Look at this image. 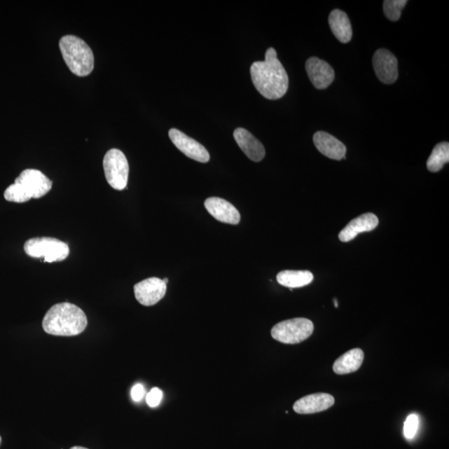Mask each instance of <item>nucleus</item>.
Returning a JSON list of instances; mask_svg holds the SVG:
<instances>
[{
	"instance_id": "f257e3e1",
	"label": "nucleus",
	"mask_w": 449,
	"mask_h": 449,
	"mask_svg": "<svg viewBox=\"0 0 449 449\" xmlns=\"http://www.w3.org/2000/svg\"><path fill=\"white\" fill-rule=\"evenodd\" d=\"M251 75L256 90L265 99L277 100L286 95L289 78L286 69L277 57L275 48L265 53L264 61H257L251 67Z\"/></svg>"
},
{
	"instance_id": "f03ea898",
	"label": "nucleus",
	"mask_w": 449,
	"mask_h": 449,
	"mask_svg": "<svg viewBox=\"0 0 449 449\" xmlns=\"http://www.w3.org/2000/svg\"><path fill=\"white\" fill-rule=\"evenodd\" d=\"M42 326L48 335L75 336L85 331L88 318L78 306L64 302L56 304L48 310Z\"/></svg>"
},
{
	"instance_id": "7ed1b4c3",
	"label": "nucleus",
	"mask_w": 449,
	"mask_h": 449,
	"mask_svg": "<svg viewBox=\"0 0 449 449\" xmlns=\"http://www.w3.org/2000/svg\"><path fill=\"white\" fill-rule=\"evenodd\" d=\"M60 48L71 72L79 77L90 75L95 69V55L83 39L74 35H66L60 39Z\"/></svg>"
},
{
	"instance_id": "20e7f679",
	"label": "nucleus",
	"mask_w": 449,
	"mask_h": 449,
	"mask_svg": "<svg viewBox=\"0 0 449 449\" xmlns=\"http://www.w3.org/2000/svg\"><path fill=\"white\" fill-rule=\"evenodd\" d=\"M313 332L312 322L306 318H295L275 324L270 334L281 343L296 345L308 340Z\"/></svg>"
},
{
	"instance_id": "39448f33",
	"label": "nucleus",
	"mask_w": 449,
	"mask_h": 449,
	"mask_svg": "<svg viewBox=\"0 0 449 449\" xmlns=\"http://www.w3.org/2000/svg\"><path fill=\"white\" fill-rule=\"evenodd\" d=\"M27 255L33 258H43L44 262L63 261L69 255L68 244L52 237H36L25 244Z\"/></svg>"
},
{
	"instance_id": "423d86ee",
	"label": "nucleus",
	"mask_w": 449,
	"mask_h": 449,
	"mask_svg": "<svg viewBox=\"0 0 449 449\" xmlns=\"http://www.w3.org/2000/svg\"><path fill=\"white\" fill-rule=\"evenodd\" d=\"M104 169L106 181L115 190L127 188L129 165L126 156L118 149L113 148L104 156Z\"/></svg>"
},
{
	"instance_id": "0eeeda50",
	"label": "nucleus",
	"mask_w": 449,
	"mask_h": 449,
	"mask_svg": "<svg viewBox=\"0 0 449 449\" xmlns=\"http://www.w3.org/2000/svg\"><path fill=\"white\" fill-rule=\"evenodd\" d=\"M15 184H20L25 192L32 199H39L50 192L53 182L36 169H26L22 172Z\"/></svg>"
},
{
	"instance_id": "6e6552de",
	"label": "nucleus",
	"mask_w": 449,
	"mask_h": 449,
	"mask_svg": "<svg viewBox=\"0 0 449 449\" xmlns=\"http://www.w3.org/2000/svg\"><path fill=\"white\" fill-rule=\"evenodd\" d=\"M167 284L162 279L151 277L134 286V294L137 301L144 306L154 305L165 296Z\"/></svg>"
},
{
	"instance_id": "1a4fd4ad",
	"label": "nucleus",
	"mask_w": 449,
	"mask_h": 449,
	"mask_svg": "<svg viewBox=\"0 0 449 449\" xmlns=\"http://www.w3.org/2000/svg\"><path fill=\"white\" fill-rule=\"evenodd\" d=\"M169 137L186 157L202 163H208L210 160V154L201 144L177 129L172 128L169 131Z\"/></svg>"
},
{
	"instance_id": "9d476101",
	"label": "nucleus",
	"mask_w": 449,
	"mask_h": 449,
	"mask_svg": "<svg viewBox=\"0 0 449 449\" xmlns=\"http://www.w3.org/2000/svg\"><path fill=\"white\" fill-rule=\"evenodd\" d=\"M373 66L376 76L382 83L392 84L399 76L398 60L392 53L381 48L373 57Z\"/></svg>"
},
{
	"instance_id": "9b49d317",
	"label": "nucleus",
	"mask_w": 449,
	"mask_h": 449,
	"mask_svg": "<svg viewBox=\"0 0 449 449\" xmlns=\"http://www.w3.org/2000/svg\"><path fill=\"white\" fill-rule=\"evenodd\" d=\"M305 69L311 83L317 90H324L334 81V69L326 61L317 57H311L306 61Z\"/></svg>"
},
{
	"instance_id": "f8f14e48",
	"label": "nucleus",
	"mask_w": 449,
	"mask_h": 449,
	"mask_svg": "<svg viewBox=\"0 0 449 449\" xmlns=\"http://www.w3.org/2000/svg\"><path fill=\"white\" fill-rule=\"evenodd\" d=\"M204 205L215 219L223 223L237 225L241 221L237 209L224 199L210 198L206 200Z\"/></svg>"
},
{
	"instance_id": "ddd939ff",
	"label": "nucleus",
	"mask_w": 449,
	"mask_h": 449,
	"mask_svg": "<svg viewBox=\"0 0 449 449\" xmlns=\"http://www.w3.org/2000/svg\"><path fill=\"white\" fill-rule=\"evenodd\" d=\"M335 404V398L326 393H317L308 395L297 400L294 403V410L300 415H311L328 410Z\"/></svg>"
},
{
	"instance_id": "4468645a",
	"label": "nucleus",
	"mask_w": 449,
	"mask_h": 449,
	"mask_svg": "<svg viewBox=\"0 0 449 449\" xmlns=\"http://www.w3.org/2000/svg\"><path fill=\"white\" fill-rule=\"evenodd\" d=\"M237 144L253 162H261L265 158V150L261 142L247 129L239 127L233 133Z\"/></svg>"
},
{
	"instance_id": "2eb2a0df",
	"label": "nucleus",
	"mask_w": 449,
	"mask_h": 449,
	"mask_svg": "<svg viewBox=\"0 0 449 449\" xmlns=\"http://www.w3.org/2000/svg\"><path fill=\"white\" fill-rule=\"evenodd\" d=\"M314 144L319 153L326 157L340 161L345 158L346 146L340 140L328 132L319 131L315 133Z\"/></svg>"
},
{
	"instance_id": "dca6fc26",
	"label": "nucleus",
	"mask_w": 449,
	"mask_h": 449,
	"mask_svg": "<svg viewBox=\"0 0 449 449\" xmlns=\"http://www.w3.org/2000/svg\"><path fill=\"white\" fill-rule=\"evenodd\" d=\"M379 225V219L373 213H366L351 221L345 228L340 231L339 238L342 242L352 241L360 233H368L375 230Z\"/></svg>"
},
{
	"instance_id": "f3484780",
	"label": "nucleus",
	"mask_w": 449,
	"mask_h": 449,
	"mask_svg": "<svg viewBox=\"0 0 449 449\" xmlns=\"http://www.w3.org/2000/svg\"><path fill=\"white\" fill-rule=\"evenodd\" d=\"M364 358L361 349H353L347 351L336 360L333 364V371L337 375H343L357 371L361 367Z\"/></svg>"
},
{
	"instance_id": "a211bd4d",
	"label": "nucleus",
	"mask_w": 449,
	"mask_h": 449,
	"mask_svg": "<svg viewBox=\"0 0 449 449\" xmlns=\"http://www.w3.org/2000/svg\"><path fill=\"white\" fill-rule=\"evenodd\" d=\"M332 33L340 42L349 43L352 39L353 31L348 15L344 11L335 10L329 16Z\"/></svg>"
},
{
	"instance_id": "6ab92c4d",
	"label": "nucleus",
	"mask_w": 449,
	"mask_h": 449,
	"mask_svg": "<svg viewBox=\"0 0 449 449\" xmlns=\"http://www.w3.org/2000/svg\"><path fill=\"white\" fill-rule=\"evenodd\" d=\"M277 282L283 286L300 288L308 286L313 282L314 275L309 270H282L277 275Z\"/></svg>"
},
{
	"instance_id": "aec40b11",
	"label": "nucleus",
	"mask_w": 449,
	"mask_h": 449,
	"mask_svg": "<svg viewBox=\"0 0 449 449\" xmlns=\"http://www.w3.org/2000/svg\"><path fill=\"white\" fill-rule=\"evenodd\" d=\"M449 162V144L444 141L435 146L427 162V167L431 172H438Z\"/></svg>"
},
{
	"instance_id": "412c9836",
	"label": "nucleus",
	"mask_w": 449,
	"mask_h": 449,
	"mask_svg": "<svg viewBox=\"0 0 449 449\" xmlns=\"http://www.w3.org/2000/svg\"><path fill=\"white\" fill-rule=\"evenodd\" d=\"M407 3V0H385L384 2L385 16L391 21L399 20L403 8Z\"/></svg>"
},
{
	"instance_id": "4be33fe9",
	"label": "nucleus",
	"mask_w": 449,
	"mask_h": 449,
	"mask_svg": "<svg viewBox=\"0 0 449 449\" xmlns=\"http://www.w3.org/2000/svg\"><path fill=\"white\" fill-rule=\"evenodd\" d=\"M4 198L8 202L24 203L29 202L31 199L25 192V190L20 184H13L8 186L4 192Z\"/></svg>"
},
{
	"instance_id": "5701e85b",
	"label": "nucleus",
	"mask_w": 449,
	"mask_h": 449,
	"mask_svg": "<svg viewBox=\"0 0 449 449\" xmlns=\"http://www.w3.org/2000/svg\"><path fill=\"white\" fill-rule=\"evenodd\" d=\"M417 428H419V417L415 415L408 416L404 423V436L408 439L413 438L415 436Z\"/></svg>"
},
{
	"instance_id": "b1692460",
	"label": "nucleus",
	"mask_w": 449,
	"mask_h": 449,
	"mask_svg": "<svg viewBox=\"0 0 449 449\" xmlns=\"http://www.w3.org/2000/svg\"><path fill=\"white\" fill-rule=\"evenodd\" d=\"M163 397V391L158 388H153L146 394V400L150 407L154 408L159 406Z\"/></svg>"
},
{
	"instance_id": "393cba45",
	"label": "nucleus",
	"mask_w": 449,
	"mask_h": 449,
	"mask_svg": "<svg viewBox=\"0 0 449 449\" xmlns=\"http://www.w3.org/2000/svg\"><path fill=\"white\" fill-rule=\"evenodd\" d=\"M145 395V389L144 385L137 384L132 387L131 390V396L136 402H139L144 399Z\"/></svg>"
},
{
	"instance_id": "a878e982",
	"label": "nucleus",
	"mask_w": 449,
	"mask_h": 449,
	"mask_svg": "<svg viewBox=\"0 0 449 449\" xmlns=\"http://www.w3.org/2000/svg\"><path fill=\"white\" fill-rule=\"evenodd\" d=\"M70 449H88V448L80 447V446H74L73 448H71Z\"/></svg>"
},
{
	"instance_id": "bb28decb",
	"label": "nucleus",
	"mask_w": 449,
	"mask_h": 449,
	"mask_svg": "<svg viewBox=\"0 0 449 449\" xmlns=\"http://www.w3.org/2000/svg\"><path fill=\"white\" fill-rule=\"evenodd\" d=\"M163 281L164 282H165L166 284H167V283H168V279H167V278L163 279Z\"/></svg>"
},
{
	"instance_id": "cd10ccee",
	"label": "nucleus",
	"mask_w": 449,
	"mask_h": 449,
	"mask_svg": "<svg viewBox=\"0 0 449 449\" xmlns=\"http://www.w3.org/2000/svg\"><path fill=\"white\" fill-rule=\"evenodd\" d=\"M334 301H335V305H336V308H338V303H337L336 300H334Z\"/></svg>"
},
{
	"instance_id": "c85d7f7f",
	"label": "nucleus",
	"mask_w": 449,
	"mask_h": 449,
	"mask_svg": "<svg viewBox=\"0 0 449 449\" xmlns=\"http://www.w3.org/2000/svg\"><path fill=\"white\" fill-rule=\"evenodd\" d=\"M1 443H2V438H1V436H0V445H1Z\"/></svg>"
}]
</instances>
